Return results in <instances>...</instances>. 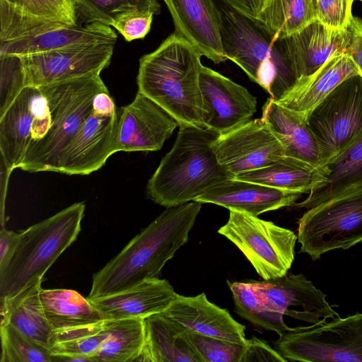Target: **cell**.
I'll list each match as a JSON object with an SVG mask.
<instances>
[{
    "label": "cell",
    "mask_w": 362,
    "mask_h": 362,
    "mask_svg": "<svg viewBox=\"0 0 362 362\" xmlns=\"http://www.w3.org/2000/svg\"><path fill=\"white\" fill-rule=\"evenodd\" d=\"M249 281L264 307L274 313L284 316L293 310L290 308L295 307L325 322L339 317L326 300V295L303 274L287 273L274 279Z\"/></svg>",
    "instance_id": "ac0fdd59"
},
{
    "label": "cell",
    "mask_w": 362,
    "mask_h": 362,
    "mask_svg": "<svg viewBox=\"0 0 362 362\" xmlns=\"http://www.w3.org/2000/svg\"><path fill=\"white\" fill-rule=\"evenodd\" d=\"M218 233L237 246L263 280L284 276L294 260L297 235L258 216L229 210Z\"/></svg>",
    "instance_id": "ba28073f"
},
{
    "label": "cell",
    "mask_w": 362,
    "mask_h": 362,
    "mask_svg": "<svg viewBox=\"0 0 362 362\" xmlns=\"http://www.w3.org/2000/svg\"><path fill=\"white\" fill-rule=\"evenodd\" d=\"M202 56L174 32L139 59L138 90L170 113L179 127L205 128L199 87Z\"/></svg>",
    "instance_id": "3957f363"
},
{
    "label": "cell",
    "mask_w": 362,
    "mask_h": 362,
    "mask_svg": "<svg viewBox=\"0 0 362 362\" xmlns=\"http://www.w3.org/2000/svg\"><path fill=\"white\" fill-rule=\"evenodd\" d=\"M143 320H107V337L97 361H136L144 344Z\"/></svg>",
    "instance_id": "4dcf8cb0"
},
{
    "label": "cell",
    "mask_w": 362,
    "mask_h": 362,
    "mask_svg": "<svg viewBox=\"0 0 362 362\" xmlns=\"http://www.w3.org/2000/svg\"><path fill=\"white\" fill-rule=\"evenodd\" d=\"M76 18L88 23L99 22L112 26L120 13L133 11H149L158 15L160 11L158 0H74Z\"/></svg>",
    "instance_id": "d6a6232c"
},
{
    "label": "cell",
    "mask_w": 362,
    "mask_h": 362,
    "mask_svg": "<svg viewBox=\"0 0 362 362\" xmlns=\"http://www.w3.org/2000/svg\"><path fill=\"white\" fill-rule=\"evenodd\" d=\"M355 0H317V21L336 30L347 29L353 18Z\"/></svg>",
    "instance_id": "f35d334b"
},
{
    "label": "cell",
    "mask_w": 362,
    "mask_h": 362,
    "mask_svg": "<svg viewBox=\"0 0 362 362\" xmlns=\"http://www.w3.org/2000/svg\"><path fill=\"white\" fill-rule=\"evenodd\" d=\"M185 335L202 362H240L245 345L202 335L185 327Z\"/></svg>",
    "instance_id": "d590c367"
},
{
    "label": "cell",
    "mask_w": 362,
    "mask_h": 362,
    "mask_svg": "<svg viewBox=\"0 0 362 362\" xmlns=\"http://www.w3.org/2000/svg\"><path fill=\"white\" fill-rule=\"evenodd\" d=\"M177 127L170 113L138 90L133 101L118 112L115 153L158 151Z\"/></svg>",
    "instance_id": "9a60e30c"
},
{
    "label": "cell",
    "mask_w": 362,
    "mask_h": 362,
    "mask_svg": "<svg viewBox=\"0 0 362 362\" xmlns=\"http://www.w3.org/2000/svg\"><path fill=\"white\" fill-rule=\"evenodd\" d=\"M154 13L149 11L133 10L119 14L112 26L127 42L143 39L150 31Z\"/></svg>",
    "instance_id": "74e56055"
},
{
    "label": "cell",
    "mask_w": 362,
    "mask_h": 362,
    "mask_svg": "<svg viewBox=\"0 0 362 362\" xmlns=\"http://www.w3.org/2000/svg\"><path fill=\"white\" fill-rule=\"evenodd\" d=\"M1 362L62 361L51 350L33 341L8 323L1 324Z\"/></svg>",
    "instance_id": "836d02e7"
},
{
    "label": "cell",
    "mask_w": 362,
    "mask_h": 362,
    "mask_svg": "<svg viewBox=\"0 0 362 362\" xmlns=\"http://www.w3.org/2000/svg\"><path fill=\"white\" fill-rule=\"evenodd\" d=\"M219 134L208 128L179 127L171 150L162 158L146 185V196L170 207L194 201L233 176L218 163L212 148Z\"/></svg>",
    "instance_id": "277c9868"
},
{
    "label": "cell",
    "mask_w": 362,
    "mask_h": 362,
    "mask_svg": "<svg viewBox=\"0 0 362 362\" xmlns=\"http://www.w3.org/2000/svg\"><path fill=\"white\" fill-rule=\"evenodd\" d=\"M165 315L196 333L245 344V326L226 310L211 303L204 293L187 297L178 294Z\"/></svg>",
    "instance_id": "44dd1931"
},
{
    "label": "cell",
    "mask_w": 362,
    "mask_h": 362,
    "mask_svg": "<svg viewBox=\"0 0 362 362\" xmlns=\"http://www.w3.org/2000/svg\"><path fill=\"white\" fill-rule=\"evenodd\" d=\"M300 252L313 260L362 241V186L310 208L298 221Z\"/></svg>",
    "instance_id": "52a82bcc"
},
{
    "label": "cell",
    "mask_w": 362,
    "mask_h": 362,
    "mask_svg": "<svg viewBox=\"0 0 362 362\" xmlns=\"http://www.w3.org/2000/svg\"><path fill=\"white\" fill-rule=\"evenodd\" d=\"M40 300L45 316L53 331L76 327L103 320L89 300L74 290L41 288Z\"/></svg>",
    "instance_id": "f1b7e54d"
},
{
    "label": "cell",
    "mask_w": 362,
    "mask_h": 362,
    "mask_svg": "<svg viewBox=\"0 0 362 362\" xmlns=\"http://www.w3.org/2000/svg\"><path fill=\"white\" fill-rule=\"evenodd\" d=\"M223 48L227 59L235 63L250 79L277 101L296 84L298 78L279 40L256 21L237 12L221 1Z\"/></svg>",
    "instance_id": "5b68a950"
},
{
    "label": "cell",
    "mask_w": 362,
    "mask_h": 362,
    "mask_svg": "<svg viewBox=\"0 0 362 362\" xmlns=\"http://www.w3.org/2000/svg\"><path fill=\"white\" fill-rule=\"evenodd\" d=\"M287 361L362 362V313L298 331L286 332L274 343Z\"/></svg>",
    "instance_id": "30bf717a"
},
{
    "label": "cell",
    "mask_w": 362,
    "mask_h": 362,
    "mask_svg": "<svg viewBox=\"0 0 362 362\" xmlns=\"http://www.w3.org/2000/svg\"><path fill=\"white\" fill-rule=\"evenodd\" d=\"M349 30L351 40L346 52L353 59L362 76V20L353 16Z\"/></svg>",
    "instance_id": "b9f144b4"
},
{
    "label": "cell",
    "mask_w": 362,
    "mask_h": 362,
    "mask_svg": "<svg viewBox=\"0 0 362 362\" xmlns=\"http://www.w3.org/2000/svg\"><path fill=\"white\" fill-rule=\"evenodd\" d=\"M86 205L75 203L21 232L20 243L0 273V298L13 296L42 280L77 238Z\"/></svg>",
    "instance_id": "8992f818"
},
{
    "label": "cell",
    "mask_w": 362,
    "mask_h": 362,
    "mask_svg": "<svg viewBox=\"0 0 362 362\" xmlns=\"http://www.w3.org/2000/svg\"><path fill=\"white\" fill-rule=\"evenodd\" d=\"M317 20V0H264L255 21L274 38L281 39Z\"/></svg>",
    "instance_id": "f546056e"
},
{
    "label": "cell",
    "mask_w": 362,
    "mask_h": 362,
    "mask_svg": "<svg viewBox=\"0 0 362 362\" xmlns=\"http://www.w3.org/2000/svg\"><path fill=\"white\" fill-rule=\"evenodd\" d=\"M286 362L288 361L269 343L255 336L247 340L240 362Z\"/></svg>",
    "instance_id": "ab89813d"
},
{
    "label": "cell",
    "mask_w": 362,
    "mask_h": 362,
    "mask_svg": "<svg viewBox=\"0 0 362 362\" xmlns=\"http://www.w3.org/2000/svg\"><path fill=\"white\" fill-rule=\"evenodd\" d=\"M144 344L138 362H202L185 335V327L163 313L143 320Z\"/></svg>",
    "instance_id": "cb8c5ba5"
},
{
    "label": "cell",
    "mask_w": 362,
    "mask_h": 362,
    "mask_svg": "<svg viewBox=\"0 0 362 362\" xmlns=\"http://www.w3.org/2000/svg\"><path fill=\"white\" fill-rule=\"evenodd\" d=\"M211 146L219 164L233 176L272 165L286 156L283 144L262 117L219 135Z\"/></svg>",
    "instance_id": "4fadbf2b"
},
{
    "label": "cell",
    "mask_w": 362,
    "mask_h": 362,
    "mask_svg": "<svg viewBox=\"0 0 362 362\" xmlns=\"http://www.w3.org/2000/svg\"><path fill=\"white\" fill-rule=\"evenodd\" d=\"M175 32L214 64L227 60L221 37V18L214 0H163Z\"/></svg>",
    "instance_id": "2e32d148"
},
{
    "label": "cell",
    "mask_w": 362,
    "mask_h": 362,
    "mask_svg": "<svg viewBox=\"0 0 362 362\" xmlns=\"http://www.w3.org/2000/svg\"><path fill=\"white\" fill-rule=\"evenodd\" d=\"M21 233L6 229L4 226L0 230V273L9 264L20 243Z\"/></svg>",
    "instance_id": "60d3db41"
},
{
    "label": "cell",
    "mask_w": 362,
    "mask_h": 362,
    "mask_svg": "<svg viewBox=\"0 0 362 362\" xmlns=\"http://www.w3.org/2000/svg\"><path fill=\"white\" fill-rule=\"evenodd\" d=\"M117 35L99 22L85 23L76 18L72 25L40 35L0 42V55L22 57L95 43H115Z\"/></svg>",
    "instance_id": "603a6c76"
},
{
    "label": "cell",
    "mask_w": 362,
    "mask_h": 362,
    "mask_svg": "<svg viewBox=\"0 0 362 362\" xmlns=\"http://www.w3.org/2000/svg\"><path fill=\"white\" fill-rule=\"evenodd\" d=\"M0 10L69 25L76 23L74 0H0Z\"/></svg>",
    "instance_id": "e575fe53"
},
{
    "label": "cell",
    "mask_w": 362,
    "mask_h": 362,
    "mask_svg": "<svg viewBox=\"0 0 362 362\" xmlns=\"http://www.w3.org/2000/svg\"><path fill=\"white\" fill-rule=\"evenodd\" d=\"M262 118L283 144L286 156L315 167L322 165L318 143L307 122L293 111L269 98L262 107Z\"/></svg>",
    "instance_id": "d4e9b609"
},
{
    "label": "cell",
    "mask_w": 362,
    "mask_h": 362,
    "mask_svg": "<svg viewBox=\"0 0 362 362\" xmlns=\"http://www.w3.org/2000/svg\"><path fill=\"white\" fill-rule=\"evenodd\" d=\"M107 88L99 74L28 86L0 116L1 160L9 173H59L65 152Z\"/></svg>",
    "instance_id": "6da1fadb"
},
{
    "label": "cell",
    "mask_w": 362,
    "mask_h": 362,
    "mask_svg": "<svg viewBox=\"0 0 362 362\" xmlns=\"http://www.w3.org/2000/svg\"><path fill=\"white\" fill-rule=\"evenodd\" d=\"M360 71L347 52L332 55L312 74L299 78L279 105L293 111L307 122L312 110L345 79Z\"/></svg>",
    "instance_id": "7402d4cb"
},
{
    "label": "cell",
    "mask_w": 362,
    "mask_h": 362,
    "mask_svg": "<svg viewBox=\"0 0 362 362\" xmlns=\"http://www.w3.org/2000/svg\"><path fill=\"white\" fill-rule=\"evenodd\" d=\"M240 14L255 20L264 0H221Z\"/></svg>",
    "instance_id": "7bdbcfd3"
},
{
    "label": "cell",
    "mask_w": 362,
    "mask_h": 362,
    "mask_svg": "<svg viewBox=\"0 0 362 362\" xmlns=\"http://www.w3.org/2000/svg\"><path fill=\"white\" fill-rule=\"evenodd\" d=\"M202 203L191 201L166 209L94 274L88 299L159 278L165 263L188 240Z\"/></svg>",
    "instance_id": "7a4b0ae2"
},
{
    "label": "cell",
    "mask_w": 362,
    "mask_h": 362,
    "mask_svg": "<svg viewBox=\"0 0 362 362\" xmlns=\"http://www.w3.org/2000/svg\"><path fill=\"white\" fill-rule=\"evenodd\" d=\"M118 112L107 88L98 93L86 118L63 158L60 173L88 175L103 167L115 153Z\"/></svg>",
    "instance_id": "8fae6325"
},
{
    "label": "cell",
    "mask_w": 362,
    "mask_h": 362,
    "mask_svg": "<svg viewBox=\"0 0 362 362\" xmlns=\"http://www.w3.org/2000/svg\"><path fill=\"white\" fill-rule=\"evenodd\" d=\"M115 43H95L18 57L24 86H43L100 74L108 66Z\"/></svg>",
    "instance_id": "7c38bea8"
},
{
    "label": "cell",
    "mask_w": 362,
    "mask_h": 362,
    "mask_svg": "<svg viewBox=\"0 0 362 362\" xmlns=\"http://www.w3.org/2000/svg\"><path fill=\"white\" fill-rule=\"evenodd\" d=\"M302 194L300 192L229 178L212 187L194 201L258 216L267 211L293 206Z\"/></svg>",
    "instance_id": "ffe728a7"
},
{
    "label": "cell",
    "mask_w": 362,
    "mask_h": 362,
    "mask_svg": "<svg viewBox=\"0 0 362 362\" xmlns=\"http://www.w3.org/2000/svg\"><path fill=\"white\" fill-rule=\"evenodd\" d=\"M328 174L327 167H315L302 160L284 156L272 165L235 174L233 178L303 194L319 187Z\"/></svg>",
    "instance_id": "484cf974"
},
{
    "label": "cell",
    "mask_w": 362,
    "mask_h": 362,
    "mask_svg": "<svg viewBox=\"0 0 362 362\" xmlns=\"http://www.w3.org/2000/svg\"><path fill=\"white\" fill-rule=\"evenodd\" d=\"M41 283L38 281L13 296L0 298L1 324H10L33 341L51 350L54 332L40 303Z\"/></svg>",
    "instance_id": "4316f807"
},
{
    "label": "cell",
    "mask_w": 362,
    "mask_h": 362,
    "mask_svg": "<svg viewBox=\"0 0 362 362\" xmlns=\"http://www.w3.org/2000/svg\"><path fill=\"white\" fill-rule=\"evenodd\" d=\"M235 305V312L253 325L279 335L286 332H296L284 320V315L267 310L250 281H227Z\"/></svg>",
    "instance_id": "1f68e13d"
},
{
    "label": "cell",
    "mask_w": 362,
    "mask_h": 362,
    "mask_svg": "<svg viewBox=\"0 0 362 362\" xmlns=\"http://www.w3.org/2000/svg\"><path fill=\"white\" fill-rule=\"evenodd\" d=\"M307 124L327 166L362 131V76H352L339 83L312 110Z\"/></svg>",
    "instance_id": "9c48e42d"
},
{
    "label": "cell",
    "mask_w": 362,
    "mask_h": 362,
    "mask_svg": "<svg viewBox=\"0 0 362 362\" xmlns=\"http://www.w3.org/2000/svg\"><path fill=\"white\" fill-rule=\"evenodd\" d=\"M358 1H361V2H362V0H358Z\"/></svg>",
    "instance_id": "ee69618b"
},
{
    "label": "cell",
    "mask_w": 362,
    "mask_h": 362,
    "mask_svg": "<svg viewBox=\"0 0 362 362\" xmlns=\"http://www.w3.org/2000/svg\"><path fill=\"white\" fill-rule=\"evenodd\" d=\"M278 40L298 79L314 73L334 54L346 52L351 31L349 27L332 29L317 20L300 31Z\"/></svg>",
    "instance_id": "e0dca14e"
},
{
    "label": "cell",
    "mask_w": 362,
    "mask_h": 362,
    "mask_svg": "<svg viewBox=\"0 0 362 362\" xmlns=\"http://www.w3.org/2000/svg\"><path fill=\"white\" fill-rule=\"evenodd\" d=\"M326 180L293 206L310 209L346 191L362 186V131L334 160L327 165Z\"/></svg>",
    "instance_id": "83f0119b"
},
{
    "label": "cell",
    "mask_w": 362,
    "mask_h": 362,
    "mask_svg": "<svg viewBox=\"0 0 362 362\" xmlns=\"http://www.w3.org/2000/svg\"><path fill=\"white\" fill-rule=\"evenodd\" d=\"M199 87L204 127L219 135L249 122L257 111V98L246 88L204 65Z\"/></svg>",
    "instance_id": "5bb4252c"
},
{
    "label": "cell",
    "mask_w": 362,
    "mask_h": 362,
    "mask_svg": "<svg viewBox=\"0 0 362 362\" xmlns=\"http://www.w3.org/2000/svg\"><path fill=\"white\" fill-rule=\"evenodd\" d=\"M0 116L24 88V76L20 59L14 55H0Z\"/></svg>",
    "instance_id": "8d00e7d4"
},
{
    "label": "cell",
    "mask_w": 362,
    "mask_h": 362,
    "mask_svg": "<svg viewBox=\"0 0 362 362\" xmlns=\"http://www.w3.org/2000/svg\"><path fill=\"white\" fill-rule=\"evenodd\" d=\"M177 296L168 280L156 278L116 293L88 300L103 320H120L144 319L164 313Z\"/></svg>",
    "instance_id": "d6986e66"
}]
</instances>
